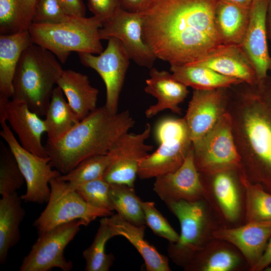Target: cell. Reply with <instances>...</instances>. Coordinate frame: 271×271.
Returning <instances> with one entry per match:
<instances>
[{"mask_svg":"<svg viewBox=\"0 0 271 271\" xmlns=\"http://www.w3.org/2000/svg\"><path fill=\"white\" fill-rule=\"evenodd\" d=\"M217 0H156L143 13L142 37L170 66L197 62L221 44L214 21Z\"/></svg>","mask_w":271,"mask_h":271,"instance_id":"cell-1","label":"cell"},{"mask_svg":"<svg viewBox=\"0 0 271 271\" xmlns=\"http://www.w3.org/2000/svg\"><path fill=\"white\" fill-rule=\"evenodd\" d=\"M227 111L247 177L271 193V74L230 87Z\"/></svg>","mask_w":271,"mask_h":271,"instance_id":"cell-2","label":"cell"},{"mask_svg":"<svg viewBox=\"0 0 271 271\" xmlns=\"http://www.w3.org/2000/svg\"><path fill=\"white\" fill-rule=\"evenodd\" d=\"M135 123L127 110L111 113L96 108L58 141L44 146L52 167L69 172L91 156L107 154L114 143Z\"/></svg>","mask_w":271,"mask_h":271,"instance_id":"cell-3","label":"cell"},{"mask_svg":"<svg viewBox=\"0 0 271 271\" xmlns=\"http://www.w3.org/2000/svg\"><path fill=\"white\" fill-rule=\"evenodd\" d=\"M63 69L49 50L32 44L22 53L14 75L12 99L26 103L45 116Z\"/></svg>","mask_w":271,"mask_h":271,"instance_id":"cell-4","label":"cell"},{"mask_svg":"<svg viewBox=\"0 0 271 271\" xmlns=\"http://www.w3.org/2000/svg\"><path fill=\"white\" fill-rule=\"evenodd\" d=\"M100 20L70 16L56 24H33L29 32L33 44L51 52L61 63H64L72 52L99 54L103 51L99 30Z\"/></svg>","mask_w":271,"mask_h":271,"instance_id":"cell-5","label":"cell"},{"mask_svg":"<svg viewBox=\"0 0 271 271\" xmlns=\"http://www.w3.org/2000/svg\"><path fill=\"white\" fill-rule=\"evenodd\" d=\"M155 131L159 146L141 161L138 172L141 179L156 178L176 171L193 147L184 118H163L157 124Z\"/></svg>","mask_w":271,"mask_h":271,"instance_id":"cell-6","label":"cell"},{"mask_svg":"<svg viewBox=\"0 0 271 271\" xmlns=\"http://www.w3.org/2000/svg\"><path fill=\"white\" fill-rule=\"evenodd\" d=\"M193 146L195 164L200 175L239 172L243 168L227 111L208 134Z\"/></svg>","mask_w":271,"mask_h":271,"instance_id":"cell-7","label":"cell"},{"mask_svg":"<svg viewBox=\"0 0 271 271\" xmlns=\"http://www.w3.org/2000/svg\"><path fill=\"white\" fill-rule=\"evenodd\" d=\"M50 187L47 205L33 224L38 234L75 220L84 221L87 226L98 217L112 215V211L88 204L67 182L54 178Z\"/></svg>","mask_w":271,"mask_h":271,"instance_id":"cell-8","label":"cell"},{"mask_svg":"<svg viewBox=\"0 0 271 271\" xmlns=\"http://www.w3.org/2000/svg\"><path fill=\"white\" fill-rule=\"evenodd\" d=\"M6 120L0 121V135L13 154L26 183L22 200L40 204L48 202L51 193L50 182L61 175L52 169L49 157L38 156L24 149Z\"/></svg>","mask_w":271,"mask_h":271,"instance_id":"cell-9","label":"cell"},{"mask_svg":"<svg viewBox=\"0 0 271 271\" xmlns=\"http://www.w3.org/2000/svg\"><path fill=\"white\" fill-rule=\"evenodd\" d=\"M166 204L177 217L181 225L179 239L175 243H170L168 254L175 263L185 267L203 248L207 226L204 204L202 200L174 201Z\"/></svg>","mask_w":271,"mask_h":271,"instance_id":"cell-10","label":"cell"},{"mask_svg":"<svg viewBox=\"0 0 271 271\" xmlns=\"http://www.w3.org/2000/svg\"><path fill=\"white\" fill-rule=\"evenodd\" d=\"M86 226L81 219L59 225L38 234V237L29 253L23 259L20 271H48L54 267L69 271L71 261L64 256V250L79 232L81 226Z\"/></svg>","mask_w":271,"mask_h":271,"instance_id":"cell-11","label":"cell"},{"mask_svg":"<svg viewBox=\"0 0 271 271\" xmlns=\"http://www.w3.org/2000/svg\"><path fill=\"white\" fill-rule=\"evenodd\" d=\"M107 40L106 48L97 56L87 53L78 54L81 63L96 71L103 80L106 87L104 105L111 113H116L130 59L118 39L110 38Z\"/></svg>","mask_w":271,"mask_h":271,"instance_id":"cell-12","label":"cell"},{"mask_svg":"<svg viewBox=\"0 0 271 271\" xmlns=\"http://www.w3.org/2000/svg\"><path fill=\"white\" fill-rule=\"evenodd\" d=\"M151 131V126L147 123L142 132H126L114 143L108 153L111 162L103 176L105 181L134 188L140 164L153 149L146 144Z\"/></svg>","mask_w":271,"mask_h":271,"instance_id":"cell-13","label":"cell"},{"mask_svg":"<svg viewBox=\"0 0 271 271\" xmlns=\"http://www.w3.org/2000/svg\"><path fill=\"white\" fill-rule=\"evenodd\" d=\"M143 13H133L120 9L104 22L99 30L100 40L118 39L134 63L150 69L157 59L142 37Z\"/></svg>","mask_w":271,"mask_h":271,"instance_id":"cell-14","label":"cell"},{"mask_svg":"<svg viewBox=\"0 0 271 271\" xmlns=\"http://www.w3.org/2000/svg\"><path fill=\"white\" fill-rule=\"evenodd\" d=\"M229 87L193 89L183 117L193 145L201 141L227 112Z\"/></svg>","mask_w":271,"mask_h":271,"instance_id":"cell-15","label":"cell"},{"mask_svg":"<svg viewBox=\"0 0 271 271\" xmlns=\"http://www.w3.org/2000/svg\"><path fill=\"white\" fill-rule=\"evenodd\" d=\"M153 190L165 203L202 200L205 190L194 160L193 147L176 171L156 178Z\"/></svg>","mask_w":271,"mask_h":271,"instance_id":"cell-16","label":"cell"},{"mask_svg":"<svg viewBox=\"0 0 271 271\" xmlns=\"http://www.w3.org/2000/svg\"><path fill=\"white\" fill-rule=\"evenodd\" d=\"M268 0H254L250 5L249 23L240 45L250 60L258 79L271 73V55L266 15Z\"/></svg>","mask_w":271,"mask_h":271,"instance_id":"cell-17","label":"cell"},{"mask_svg":"<svg viewBox=\"0 0 271 271\" xmlns=\"http://www.w3.org/2000/svg\"><path fill=\"white\" fill-rule=\"evenodd\" d=\"M2 120L9 123L24 149L38 156L49 157L42 143L43 134L46 132L44 120L26 103L10 100L0 114Z\"/></svg>","mask_w":271,"mask_h":271,"instance_id":"cell-18","label":"cell"},{"mask_svg":"<svg viewBox=\"0 0 271 271\" xmlns=\"http://www.w3.org/2000/svg\"><path fill=\"white\" fill-rule=\"evenodd\" d=\"M190 64L205 66L248 84L258 80L250 60L239 45L221 44L199 61Z\"/></svg>","mask_w":271,"mask_h":271,"instance_id":"cell-19","label":"cell"},{"mask_svg":"<svg viewBox=\"0 0 271 271\" xmlns=\"http://www.w3.org/2000/svg\"><path fill=\"white\" fill-rule=\"evenodd\" d=\"M213 236L235 245L251 268L262 255L271 237V220L249 222L236 228L220 229L214 231Z\"/></svg>","mask_w":271,"mask_h":271,"instance_id":"cell-20","label":"cell"},{"mask_svg":"<svg viewBox=\"0 0 271 271\" xmlns=\"http://www.w3.org/2000/svg\"><path fill=\"white\" fill-rule=\"evenodd\" d=\"M145 91L157 99L156 104L150 106L145 111L146 116L151 118L165 109L181 114L179 106L189 94L188 87L177 80L172 74L154 67L150 69V78L146 81Z\"/></svg>","mask_w":271,"mask_h":271,"instance_id":"cell-21","label":"cell"},{"mask_svg":"<svg viewBox=\"0 0 271 271\" xmlns=\"http://www.w3.org/2000/svg\"><path fill=\"white\" fill-rule=\"evenodd\" d=\"M32 44L29 31L0 35V114L12 97L13 79L21 56Z\"/></svg>","mask_w":271,"mask_h":271,"instance_id":"cell-22","label":"cell"},{"mask_svg":"<svg viewBox=\"0 0 271 271\" xmlns=\"http://www.w3.org/2000/svg\"><path fill=\"white\" fill-rule=\"evenodd\" d=\"M250 6L217 0L214 21L221 44L240 46L249 21Z\"/></svg>","mask_w":271,"mask_h":271,"instance_id":"cell-23","label":"cell"},{"mask_svg":"<svg viewBox=\"0 0 271 271\" xmlns=\"http://www.w3.org/2000/svg\"><path fill=\"white\" fill-rule=\"evenodd\" d=\"M57 85L80 120L97 108L99 90L91 85L86 75L71 69L63 70Z\"/></svg>","mask_w":271,"mask_h":271,"instance_id":"cell-24","label":"cell"},{"mask_svg":"<svg viewBox=\"0 0 271 271\" xmlns=\"http://www.w3.org/2000/svg\"><path fill=\"white\" fill-rule=\"evenodd\" d=\"M117 236L125 237L134 246L144 260L148 271H170L169 259L144 238L145 226L136 225L118 214L108 216Z\"/></svg>","mask_w":271,"mask_h":271,"instance_id":"cell-25","label":"cell"},{"mask_svg":"<svg viewBox=\"0 0 271 271\" xmlns=\"http://www.w3.org/2000/svg\"><path fill=\"white\" fill-rule=\"evenodd\" d=\"M17 192L2 196L0 200V263L7 261L10 249L21 238L20 225L25 211Z\"/></svg>","mask_w":271,"mask_h":271,"instance_id":"cell-26","label":"cell"},{"mask_svg":"<svg viewBox=\"0 0 271 271\" xmlns=\"http://www.w3.org/2000/svg\"><path fill=\"white\" fill-rule=\"evenodd\" d=\"M44 120L48 144L58 141L80 121L57 85L53 90Z\"/></svg>","mask_w":271,"mask_h":271,"instance_id":"cell-27","label":"cell"},{"mask_svg":"<svg viewBox=\"0 0 271 271\" xmlns=\"http://www.w3.org/2000/svg\"><path fill=\"white\" fill-rule=\"evenodd\" d=\"M170 69L177 80L193 89L228 88L242 82L235 78L222 75L205 66L194 64L171 66Z\"/></svg>","mask_w":271,"mask_h":271,"instance_id":"cell-28","label":"cell"},{"mask_svg":"<svg viewBox=\"0 0 271 271\" xmlns=\"http://www.w3.org/2000/svg\"><path fill=\"white\" fill-rule=\"evenodd\" d=\"M37 0H0V35L29 31Z\"/></svg>","mask_w":271,"mask_h":271,"instance_id":"cell-29","label":"cell"},{"mask_svg":"<svg viewBox=\"0 0 271 271\" xmlns=\"http://www.w3.org/2000/svg\"><path fill=\"white\" fill-rule=\"evenodd\" d=\"M116 236L108 216L102 217L92 243L82 252L86 262V271H108L109 269L114 257L112 253H105V246L110 238Z\"/></svg>","mask_w":271,"mask_h":271,"instance_id":"cell-30","label":"cell"},{"mask_svg":"<svg viewBox=\"0 0 271 271\" xmlns=\"http://www.w3.org/2000/svg\"><path fill=\"white\" fill-rule=\"evenodd\" d=\"M142 200L134 188L119 184H110L109 201L112 210L120 217L136 225L146 224Z\"/></svg>","mask_w":271,"mask_h":271,"instance_id":"cell-31","label":"cell"},{"mask_svg":"<svg viewBox=\"0 0 271 271\" xmlns=\"http://www.w3.org/2000/svg\"><path fill=\"white\" fill-rule=\"evenodd\" d=\"M238 174L245 191L247 222L271 220V193L261 184L250 181L243 169Z\"/></svg>","mask_w":271,"mask_h":271,"instance_id":"cell-32","label":"cell"},{"mask_svg":"<svg viewBox=\"0 0 271 271\" xmlns=\"http://www.w3.org/2000/svg\"><path fill=\"white\" fill-rule=\"evenodd\" d=\"M212 176L213 192L223 213L228 220H236L239 215L240 205L232 171L222 172Z\"/></svg>","mask_w":271,"mask_h":271,"instance_id":"cell-33","label":"cell"},{"mask_svg":"<svg viewBox=\"0 0 271 271\" xmlns=\"http://www.w3.org/2000/svg\"><path fill=\"white\" fill-rule=\"evenodd\" d=\"M111 162V158L108 153L91 156L81 161L68 173L61 174L57 179L67 182L73 187L101 178Z\"/></svg>","mask_w":271,"mask_h":271,"instance_id":"cell-34","label":"cell"},{"mask_svg":"<svg viewBox=\"0 0 271 271\" xmlns=\"http://www.w3.org/2000/svg\"><path fill=\"white\" fill-rule=\"evenodd\" d=\"M25 179L8 146L0 142V194L8 196L17 192Z\"/></svg>","mask_w":271,"mask_h":271,"instance_id":"cell-35","label":"cell"},{"mask_svg":"<svg viewBox=\"0 0 271 271\" xmlns=\"http://www.w3.org/2000/svg\"><path fill=\"white\" fill-rule=\"evenodd\" d=\"M71 187L88 204L112 211L109 201L110 184L103 178Z\"/></svg>","mask_w":271,"mask_h":271,"instance_id":"cell-36","label":"cell"},{"mask_svg":"<svg viewBox=\"0 0 271 271\" xmlns=\"http://www.w3.org/2000/svg\"><path fill=\"white\" fill-rule=\"evenodd\" d=\"M240 262L238 255L232 250L222 248L214 251L205 259L191 262L185 268L203 271H229Z\"/></svg>","mask_w":271,"mask_h":271,"instance_id":"cell-37","label":"cell"},{"mask_svg":"<svg viewBox=\"0 0 271 271\" xmlns=\"http://www.w3.org/2000/svg\"><path fill=\"white\" fill-rule=\"evenodd\" d=\"M145 223L157 235L163 237L170 243H175L180 235L173 228L168 220L162 215L152 201H142Z\"/></svg>","mask_w":271,"mask_h":271,"instance_id":"cell-38","label":"cell"},{"mask_svg":"<svg viewBox=\"0 0 271 271\" xmlns=\"http://www.w3.org/2000/svg\"><path fill=\"white\" fill-rule=\"evenodd\" d=\"M71 16L64 11L58 0H37L33 24H56Z\"/></svg>","mask_w":271,"mask_h":271,"instance_id":"cell-39","label":"cell"},{"mask_svg":"<svg viewBox=\"0 0 271 271\" xmlns=\"http://www.w3.org/2000/svg\"><path fill=\"white\" fill-rule=\"evenodd\" d=\"M89 10L102 24L113 17L120 9L119 0H88Z\"/></svg>","mask_w":271,"mask_h":271,"instance_id":"cell-40","label":"cell"},{"mask_svg":"<svg viewBox=\"0 0 271 271\" xmlns=\"http://www.w3.org/2000/svg\"><path fill=\"white\" fill-rule=\"evenodd\" d=\"M121 8L133 13H144L153 5L156 0H119Z\"/></svg>","mask_w":271,"mask_h":271,"instance_id":"cell-41","label":"cell"},{"mask_svg":"<svg viewBox=\"0 0 271 271\" xmlns=\"http://www.w3.org/2000/svg\"><path fill=\"white\" fill-rule=\"evenodd\" d=\"M65 12L69 16L85 17V7L82 0H58Z\"/></svg>","mask_w":271,"mask_h":271,"instance_id":"cell-42","label":"cell"},{"mask_svg":"<svg viewBox=\"0 0 271 271\" xmlns=\"http://www.w3.org/2000/svg\"><path fill=\"white\" fill-rule=\"evenodd\" d=\"M271 264V237L262 255L257 262L250 268L253 271H260L265 269Z\"/></svg>","mask_w":271,"mask_h":271,"instance_id":"cell-43","label":"cell"},{"mask_svg":"<svg viewBox=\"0 0 271 271\" xmlns=\"http://www.w3.org/2000/svg\"><path fill=\"white\" fill-rule=\"evenodd\" d=\"M266 26L269 51L271 55V0H268L266 15ZM271 74V73H270Z\"/></svg>","mask_w":271,"mask_h":271,"instance_id":"cell-44","label":"cell"},{"mask_svg":"<svg viewBox=\"0 0 271 271\" xmlns=\"http://www.w3.org/2000/svg\"><path fill=\"white\" fill-rule=\"evenodd\" d=\"M243 5L250 6L254 0H229Z\"/></svg>","mask_w":271,"mask_h":271,"instance_id":"cell-45","label":"cell"},{"mask_svg":"<svg viewBox=\"0 0 271 271\" xmlns=\"http://www.w3.org/2000/svg\"><path fill=\"white\" fill-rule=\"evenodd\" d=\"M265 270L266 271H271V266L270 267L268 266L267 267L265 268Z\"/></svg>","mask_w":271,"mask_h":271,"instance_id":"cell-46","label":"cell"}]
</instances>
